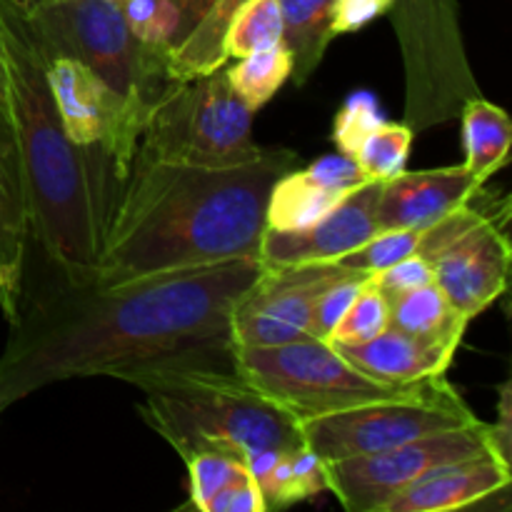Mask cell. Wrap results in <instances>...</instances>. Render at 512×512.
<instances>
[{
  "mask_svg": "<svg viewBox=\"0 0 512 512\" xmlns=\"http://www.w3.org/2000/svg\"><path fill=\"white\" fill-rule=\"evenodd\" d=\"M188 465V483H190V508L208 512L210 503L223 493L228 485L243 478L248 473L240 460L225 458L215 453H200L185 460Z\"/></svg>",
  "mask_w": 512,
  "mask_h": 512,
  "instance_id": "f546056e",
  "label": "cell"
},
{
  "mask_svg": "<svg viewBox=\"0 0 512 512\" xmlns=\"http://www.w3.org/2000/svg\"><path fill=\"white\" fill-rule=\"evenodd\" d=\"M388 328L390 303L388 298L380 293L378 285L373 283V275H370V280L363 285V290H360L358 298L353 300L348 313L343 315L338 328L333 330L328 343H365V340L375 338V335H380Z\"/></svg>",
  "mask_w": 512,
  "mask_h": 512,
  "instance_id": "f1b7e54d",
  "label": "cell"
},
{
  "mask_svg": "<svg viewBox=\"0 0 512 512\" xmlns=\"http://www.w3.org/2000/svg\"><path fill=\"white\" fill-rule=\"evenodd\" d=\"M348 363L383 383L408 385L448 373L458 350L388 328L365 343H333Z\"/></svg>",
  "mask_w": 512,
  "mask_h": 512,
  "instance_id": "d6986e66",
  "label": "cell"
},
{
  "mask_svg": "<svg viewBox=\"0 0 512 512\" xmlns=\"http://www.w3.org/2000/svg\"><path fill=\"white\" fill-rule=\"evenodd\" d=\"M248 3L250 0H213L195 28L168 53L170 80L183 83L223 68L228 63L223 53V38L235 15Z\"/></svg>",
  "mask_w": 512,
  "mask_h": 512,
  "instance_id": "603a6c76",
  "label": "cell"
},
{
  "mask_svg": "<svg viewBox=\"0 0 512 512\" xmlns=\"http://www.w3.org/2000/svg\"><path fill=\"white\" fill-rule=\"evenodd\" d=\"M370 275L365 273H353L348 270L345 275H340L335 283H330L328 288L320 293V298L315 300L313 318H310V338L318 340H330L333 330L338 328V323L343 320V315L348 313V308L353 305V300L358 298V293L363 290V285L368 283Z\"/></svg>",
  "mask_w": 512,
  "mask_h": 512,
  "instance_id": "1f68e13d",
  "label": "cell"
},
{
  "mask_svg": "<svg viewBox=\"0 0 512 512\" xmlns=\"http://www.w3.org/2000/svg\"><path fill=\"white\" fill-rule=\"evenodd\" d=\"M48 80L68 138L80 148L103 150L113 160L118 178L125 180L143 133V110L65 55L48 58Z\"/></svg>",
  "mask_w": 512,
  "mask_h": 512,
  "instance_id": "8fae6325",
  "label": "cell"
},
{
  "mask_svg": "<svg viewBox=\"0 0 512 512\" xmlns=\"http://www.w3.org/2000/svg\"><path fill=\"white\" fill-rule=\"evenodd\" d=\"M380 180H365L345 195L318 223L303 230H268L260 240V263L265 268L305 263H338L378 233Z\"/></svg>",
  "mask_w": 512,
  "mask_h": 512,
  "instance_id": "4fadbf2b",
  "label": "cell"
},
{
  "mask_svg": "<svg viewBox=\"0 0 512 512\" xmlns=\"http://www.w3.org/2000/svg\"><path fill=\"white\" fill-rule=\"evenodd\" d=\"M0 110L10 115V88H8V65H5L3 33H0Z\"/></svg>",
  "mask_w": 512,
  "mask_h": 512,
  "instance_id": "74e56055",
  "label": "cell"
},
{
  "mask_svg": "<svg viewBox=\"0 0 512 512\" xmlns=\"http://www.w3.org/2000/svg\"><path fill=\"white\" fill-rule=\"evenodd\" d=\"M0 33L30 238L63 280L90 283L115 203L108 185L123 180L103 150L80 148L68 138L50 90L48 55L15 0H0Z\"/></svg>",
  "mask_w": 512,
  "mask_h": 512,
  "instance_id": "3957f363",
  "label": "cell"
},
{
  "mask_svg": "<svg viewBox=\"0 0 512 512\" xmlns=\"http://www.w3.org/2000/svg\"><path fill=\"white\" fill-rule=\"evenodd\" d=\"M25 18L48 58L78 60L145 115L175 83L168 75V50L135 38L118 3L40 0Z\"/></svg>",
  "mask_w": 512,
  "mask_h": 512,
  "instance_id": "5b68a950",
  "label": "cell"
},
{
  "mask_svg": "<svg viewBox=\"0 0 512 512\" xmlns=\"http://www.w3.org/2000/svg\"><path fill=\"white\" fill-rule=\"evenodd\" d=\"M393 30L405 68V125L415 135L460 115L480 93L465 50L458 0H393Z\"/></svg>",
  "mask_w": 512,
  "mask_h": 512,
  "instance_id": "ba28073f",
  "label": "cell"
},
{
  "mask_svg": "<svg viewBox=\"0 0 512 512\" xmlns=\"http://www.w3.org/2000/svg\"><path fill=\"white\" fill-rule=\"evenodd\" d=\"M365 183L355 158L325 155L308 168H293L273 185L265 210L268 230H303L318 223L328 210Z\"/></svg>",
  "mask_w": 512,
  "mask_h": 512,
  "instance_id": "2e32d148",
  "label": "cell"
},
{
  "mask_svg": "<svg viewBox=\"0 0 512 512\" xmlns=\"http://www.w3.org/2000/svg\"><path fill=\"white\" fill-rule=\"evenodd\" d=\"M120 10L130 33L143 43L168 53L180 43V15L173 0H125Z\"/></svg>",
  "mask_w": 512,
  "mask_h": 512,
  "instance_id": "83f0119b",
  "label": "cell"
},
{
  "mask_svg": "<svg viewBox=\"0 0 512 512\" xmlns=\"http://www.w3.org/2000/svg\"><path fill=\"white\" fill-rule=\"evenodd\" d=\"M110 3H118L120 5V3H125V0H110Z\"/></svg>",
  "mask_w": 512,
  "mask_h": 512,
  "instance_id": "ab89813d",
  "label": "cell"
},
{
  "mask_svg": "<svg viewBox=\"0 0 512 512\" xmlns=\"http://www.w3.org/2000/svg\"><path fill=\"white\" fill-rule=\"evenodd\" d=\"M263 270L260 258L68 283L38 295L0 355V415L25 395L73 378L108 375L163 355L230 340V313Z\"/></svg>",
  "mask_w": 512,
  "mask_h": 512,
  "instance_id": "6da1fadb",
  "label": "cell"
},
{
  "mask_svg": "<svg viewBox=\"0 0 512 512\" xmlns=\"http://www.w3.org/2000/svg\"><path fill=\"white\" fill-rule=\"evenodd\" d=\"M115 378L143 390L140 415L183 460L215 453L245 465L260 450L305 445L298 420L240 378L233 340L163 355Z\"/></svg>",
  "mask_w": 512,
  "mask_h": 512,
  "instance_id": "277c9868",
  "label": "cell"
},
{
  "mask_svg": "<svg viewBox=\"0 0 512 512\" xmlns=\"http://www.w3.org/2000/svg\"><path fill=\"white\" fill-rule=\"evenodd\" d=\"M373 283L378 285L380 293L385 298H395V295H403L408 290L420 288V285L433 283V265L423 255H410V258L398 260L390 268L380 270L373 275Z\"/></svg>",
  "mask_w": 512,
  "mask_h": 512,
  "instance_id": "d6a6232c",
  "label": "cell"
},
{
  "mask_svg": "<svg viewBox=\"0 0 512 512\" xmlns=\"http://www.w3.org/2000/svg\"><path fill=\"white\" fill-rule=\"evenodd\" d=\"M348 270L335 263L265 268L230 313L235 348H273L308 335L315 300Z\"/></svg>",
  "mask_w": 512,
  "mask_h": 512,
  "instance_id": "7c38bea8",
  "label": "cell"
},
{
  "mask_svg": "<svg viewBox=\"0 0 512 512\" xmlns=\"http://www.w3.org/2000/svg\"><path fill=\"white\" fill-rule=\"evenodd\" d=\"M393 8V0H335L333 35L358 33L373 20L383 18Z\"/></svg>",
  "mask_w": 512,
  "mask_h": 512,
  "instance_id": "836d02e7",
  "label": "cell"
},
{
  "mask_svg": "<svg viewBox=\"0 0 512 512\" xmlns=\"http://www.w3.org/2000/svg\"><path fill=\"white\" fill-rule=\"evenodd\" d=\"M30 225L13 118L0 110V308L13 325L23 305Z\"/></svg>",
  "mask_w": 512,
  "mask_h": 512,
  "instance_id": "e0dca14e",
  "label": "cell"
},
{
  "mask_svg": "<svg viewBox=\"0 0 512 512\" xmlns=\"http://www.w3.org/2000/svg\"><path fill=\"white\" fill-rule=\"evenodd\" d=\"M208 512H265V500L253 475L245 473L210 503Z\"/></svg>",
  "mask_w": 512,
  "mask_h": 512,
  "instance_id": "e575fe53",
  "label": "cell"
},
{
  "mask_svg": "<svg viewBox=\"0 0 512 512\" xmlns=\"http://www.w3.org/2000/svg\"><path fill=\"white\" fill-rule=\"evenodd\" d=\"M505 225L503 220L478 223L430 258L433 283L468 320L508 288L512 250Z\"/></svg>",
  "mask_w": 512,
  "mask_h": 512,
  "instance_id": "5bb4252c",
  "label": "cell"
},
{
  "mask_svg": "<svg viewBox=\"0 0 512 512\" xmlns=\"http://www.w3.org/2000/svg\"><path fill=\"white\" fill-rule=\"evenodd\" d=\"M293 150L265 148L235 168H193L133 158L103 233L95 283L258 258L265 210Z\"/></svg>",
  "mask_w": 512,
  "mask_h": 512,
  "instance_id": "7a4b0ae2",
  "label": "cell"
},
{
  "mask_svg": "<svg viewBox=\"0 0 512 512\" xmlns=\"http://www.w3.org/2000/svg\"><path fill=\"white\" fill-rule=\"evenodd\" d=\"M478 420V415L443 375L435 380L433 388L420 395L375 400L318 418L298 420V425L305 448L313 450L323 463H333L355 455L383 453L423 435L465 428Z\"/></svg>",
  "mask_w": 512,
  "mask_h": 512,
  "instance_id": "9c48e42d",
  "label": "cell"
},
{
  "mask_svg": "<svg viewBox=\"0 0 512 512\" xmlns=\"http://www.w3.org/2000/svg\"><path fill=\"white\" fill-rule=\"evenodd\" d=\"M420 243H423V230H378L368 243L355 248L353 253L343 255L335 265L353 270V273L375 275L395 265L398 260L418 255Z\"/></svg>",
  "mask_w": 512,
  "mask_h": 512,
  "instance_id": "4316f807",
  "label": "cell"
},
{
  "mask_svg": "<svg viewBox=\"0 0 512 512\" xmlns=\"http://www.w3.org/2000/svg\"><path fill=\"white\" fill-rule=\"evenodd\" d=\"M483 188L465 165L403 170L380 185L378 230H425L468 205Z\"/></svg>",
  "mask_w": 512,
  "mask_h": 512,
  "instance_id": "9a60e30c",
  "label": "cell"
},
{
  "mask_svg": "<svg viewBox=\"0 0 512 512\" xmlns=\"http://www.w3.org/2000/svg\"><path fill=\"white\" fill-rule=\"evenodd\" d=\"M510 380H505L500 385V400H498V423L488 425L490 433V443H493L495 455L505 463L512 465L510 460V450H512V425H510V415H512V405H510Z\"/></svg>",
  "mask_w": 512,
  "mask_h": 512,
  "instance_id": "d590c367",
  "label": "cell"
},
{
  "mask_svg": "<svg viewBox=\"0 0 512 512\" xmlns=\"http://www.w3.org/2000/svg\"><path fill=\"white\" fill-rule=\"evenodd\" d=\"M485 453L495 450L490 443L488 423L478 420L465 428L423 435L383 453L325 463V480L328 493H333L345 510L383 512L390 500L433 470Z\"/></svg>",
  "mask_w": 512,
  "mask_h": 512,
  "instance_id": "30bf717a",
  "label": "cell"
},
{
  "mask_svg": "<svg viewBox=\"0 0 512 512\" xmlns=\"http://www.w3.org/2000/svg\"><path fill=\"white\" fill-rule=\"evenodd\" d=\"M512 483V465L495 453L433 470L393 498L383 512H450L480 505Z\"/></svg>",
  "mask_w": 512,
  "mask_h": 512,
  "instance_id": "ac0fdd59",
  "label": "cell"
},
{
  "mask_svg": "<svg viewBox=\"0 0 512 512\" xmlns=\"http://www.w3.org/2000/svg\"><path fill=\"white\" fill-rule=\"evenodd\" d=\"M235 365L250 388L288 410L295 420L318 418L375 400L410 398L443 378L408 385L383 383L348 363L333 343L310 335L273 348H235Z\"/></svg>",
  "mask_w": 512,
  "mask_h": 512,
  "instance_id": "52a82bcc",
  "label": "cell"
},
{
  "mask_svg": "<svg viewBox=\"0 0 512 512\" xmlns=\"http://www.w3.org/2000/svg\"><path fill=\"white\" fill-rule=\"evenodd\" d=\"M415 133L405 123H383L365 135L360 148L355 150V163L363 170L365 180H385L395 178L403 170H408L410 148H413Z\"/></svg>",
  "mask_w": 512,
  "mask_h": 512,
  "instance_id": "d4e9b609",
  "label": "cell"
},
{
  "mask_svg": "<svg viewBox=\"0 0 512 512\" xmlns=\"http://www.w3.org/2000/svg\"><path fill=\"white\" fill-rule=\"evenodd\" d=\"M283 38V18L278 0H250L233 18L223 38L225 58H243L273 48Z\"/></svg>",
  "mask_w": 512,
  "mask_h": 512,
  "instance_id": "484cf974",
  "label": "cell"
},
{
  "mask_svg": "<svg viewBox=\"0 0 512 512\" xmlns=\"http://www.w3.org/2000/svg\"><path fill=\"white\" fill-rule=\"evenodd\" d=\"M173 3L180 15V40H183L195 28V23L203 18L205 10L213 5V0H173Z\"/></svg>",
  "mask_w": 512,
  "mask_h": 512,
  "instance_id": "8d00e7d4",
  "label": "cell"
},
{
  "mask_svg": "<svg viewBox=\"0 0 512 512\" xmlns=\"http://www.w3.org/2000/svg\"><path fill=\"white\" fill-rule=\"evenodd\" d=\"M255 113L240 100L223 68L175 80L145 115L135 158L193 168H235L260 158Z\"/></svg>",
  "mask_w": 512,
  "mask_h": 512,
  "instance_id": "8992f818",
  "label": "cell"
},
{
  "mask_svg": "<svg viewBox=\"0 0 512 512\" xmlns=\"http://www.w3.org/2000/svg\"><path fill=\"white\" fill-rule=\"evenodd\" d=\"M458 118L463 120L465 170L478 183H488L510 158V115L500 105L485 100L483 95H475L465 100Z\"/></svg>",
  "mask_w": 512,
  "mask_h": 512,
  "instance_id": "7402d4cb",
  "label": "cell"
},
{
  "mask_svg": "<svg viewBox=\"0 0 512 512\" xmlns=\"http://www.w3.org/2000/svg\"><path fill=\"white\" fill-rule=\"evenodd\" d=\"M390 303V328L425 343L445 345L458 350L470 320L450 305L443 290L435 283L420 285L403 295H395Z\"/></svg>",
  "mask_w": 512,
  "mask_h": 512,
  "instance_id": "ffe728a7",
  "label": "cell"
},
{
  "mask_svg": "<svg viewBox=\"0 0 512 512\" xmlns=\"http://www.w3.org/2000/svg\"><path fill=\"white\" fill-rule=\"evenodd\" d=\"M225 75H228L230 85L240 95V100L253 113H258L290 80L293 60H290V53L283 48V43H278L273 48L238 58L233 68H225Z\"/></svg>",
  "mask_w": 512,
  "mask_h": 512,
  "instance_id": "cb8c5ba5",
  "label": "cell"
},
{
  "mask_svg": "<svg viewBox=\"0 0 512 512\" xmlns=\"http://www.w3.org/2000/svg\"><path fill=\"white\" fill-rule=\"evenodd\" d=\"M35 3H40V0H20V8L28 10V8H33Z\"/></svg>",
  "mask_w": 512,
  "mask_h": 512,
  "instance_id": "f35d334b",
  "label": "cell"
},
{
  "mask_svg": "<svg viewBox=\"0 0 512 512\" xmlns=\"http://www.w3.org/2000/svg\"><path fill=\"white\" fill-rule=\"evenodd\" d=\"M383 120V110L373 93L358 90V93L348 95V100L340 105L333 125V143L338 153L355 158V150L360 148L365 135L373 133Z\"/></svg>",
  "mask_w": 512,
  "mask_h": 512,
  "instance_id": "4dcf8cb0",
  "label": "cell"
},
{
  "mask_svg": "<svg viewBox=\"0 0 512 512\" xmlns=\"http://www.w3.org/2000/svg\"><path fill=\"white\" fill-rule=\"evenodd\" d=\"M15 3H18V5H20V0H15Z\"/></svg>",
  "mask_w": 512,
  "mask_h": 512,
  "instance_id": "60d3db41",
  "label": "cell"
},
{
  "mask_svg": "<svg viewBox=\"0 0 512 512\" xmlns=\"http://www.w3.org/2000/svg\"><path fill=\"white\" fill-rule=\"evenodd\" d=\"M335 0H278L283 48L293 60V83L305 85L318 70L333 35Z\"/></svg>",
  "mask_w": 512,
  "mask_h": 512,
  "instance_id": "44dd1931",
  "label": "cell"
}]
</instances>
